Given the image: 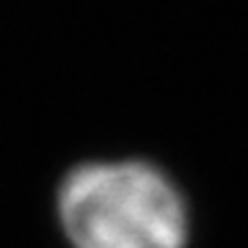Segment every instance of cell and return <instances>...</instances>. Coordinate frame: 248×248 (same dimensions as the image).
Listing matches in <instances>:
<instances>
[{"label": "cell", "mask_w": 248, "mask_h": 248, "mask_svg": "<svg viewBox=\"0 0 248 248\" xmlns=\"http://www.w3.org/2000/svg\"><path fill=\"white\" fill-rule=\"evenodd\" d=\"M58 223L72 248H185L190 215L177 182L146 160H94L61 179Z\"/></svg>", "instance_id": "obj_1"}]
</instances>
